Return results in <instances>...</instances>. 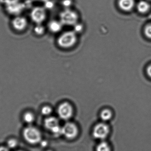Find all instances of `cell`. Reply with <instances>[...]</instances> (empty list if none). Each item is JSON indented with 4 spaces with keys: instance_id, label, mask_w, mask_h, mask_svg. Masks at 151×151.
<instances>
[{
    "instance_id": "obj_29",
    "label": "cell",
    "mask_w": 151,
    "mask_h": 151,
    "mask_svg": "<svg viewBox=\"0 0 151 151\" xmlns=\"http://www.w3.org/2000/svg\"></svg>"
},
{
    "instance_id": "obj_17",
    "label": "cell",
    "mask_w": 151,
    "mask_h": 151,
    "mask_svg": "<svg viewBox=\"0 0 151 151\" xmlns=\"http://www.w3.org/2000/svg\"><path fill=\"white\" fill-rule=\"evenodd\" d=\"M45 29L44 26L42 24H37L34 28V32L37 35H42L44 32Z\"/></svg>"
},
{
    "instance_id": "obj_18",
    "label": "cell",
    "mask_w": 151,
    "mask_h": 151,
    "mask_svg": "<svg viewBox=\"0 0 151 151\" xmlns=\"http://www.w3.org/2000/svg\"><path fill=\"white\" fill-rule=\"evenodd\" d=\"M52 112V109L50 106H46L41 109V113L45 116H49Z\"/></svg>"
},
{
    "instance_id": "obj_6",
    "label": "cell",
    "mask_w": 151,
    "mask_h": 151,
    "mask_svg": "<svg viewBox=\"0 0 151 151\" xmlns=\"http://www.w3.org/2000/svg\"><path fill=\"white\" fill-rule=\"evenodd\" d=\"M110 129L107 124L99 123L94 127L92 131V135L94 138L98 140H104L108 136Z\"/></svg>"
},
{
    "instance_id": "obj_14",
    "label": "cell",
    "mask_w": 151,
    "mask_h": 151,
    "mask_svg": "<svg viewBox=\"0 0 151 151\" xmlns=\"http://www.w3.org/2000/svg\"><path fill=\"white\" fill-rule=\"evenodd\" d=\"M112 112L108 109L103 110L100 113V118L104 121H108L112 117Z\"/></svg>"
},
{
    "instance_id": "obj_13",
    "label": "cell",
    "mask_w": 151,
    "mask_h": 151,
    "mask_svg": "<svg viewBox=\"0 0 151 151\" xmlns=\"http://www.w3.org/2000/svg\"><path fill=\"white\" fill-rule=\"evenodd\" d=\"M150 5L148 2L142 1L139 2L137 4V10L142 14L147 13L150 9Z\"/></svg>"
},
{
    "instance_id": "obj_5",
    "label": "cell",
    "mask_w": 151,
    "mask_h": 151,
    "mask_svg": "<svg viewBox=\"0 0 151 151\" xmlns=\"http://www.w3.org/2000/svg\"><path fill=\"white\" fill-rule=\"evenodd\" d=\"M30 17L33 22L42 24L47 18V12L45 8L40 6L34 7L31 11Z\"/></svg>"
},
{
    "instance_id": "obj_10",
    "label": "cell",
    "mask_w": 151,
    "mask_h": 151,
    "mask_svg": "<svg viewBox=\"0 0 151 151\" xmlns=\"http://www.w3.org/2000/svg\"><path fill=\"white\" fill-rule=\"evenodd\" d=\"M12 24L15 30L22 31L26 28L27 25V21L24 17L18 16L12 19Z\"/></svg>"
},
{
    "instance_id": "obj_7",
    "label": "cell",
    "mask_w": 151,
    "mask_h": 151,
    "mask_svg": "<svg viewBox=\"0 0 151 151\" xmlns=\"http://www.w3.org/2000/svg\"><path fill=\"white\" fill-rule=\"evenodd\" d=\"M57 111L58 116L61 119L64 120H68L73 115V107L68 102H64L59 105Z\"/></svg>"
},
{
    "instance_id": "obj_4",
    "label": "cell",
    "mask_w": 151,
    "mask_h": 151,
    "mask_svg": "<svg viewBox=\"0 0 151 151\" xmlns=\"http://www.w3.org/2000/svg\"><path fill=\"white\" fill-rule=\"evenodd\" d=\"M44 127L55 136L62 135V127L59 125L58 119L55 117H49L44 121Z\"/></svg>"
},
{
    "instance_id": "obj_8",
    "label": "cell",
    "mask_w": 151,
    "mask_h": 151,
    "mask_svg": "<svg viewBox=\"0 0 151 151\" xmlns=\"http://www.w3.org/2000/svg\"><path fill=\"white\" fill-rule=\"evenodd\" d=\"M78 134V128L72 122H67L62 127V135L67 139H73Z\"/></svg>"
},
{
    "instance_id": "obj_15",
    "label": "cell",
    "mask_w": 151,
    "mask_h": 151,
    "mask_svg": "<svg viewBox=\"0 0 151 151\" xmlns=\"http://www.w3.org/2000/svg\"><path fill=\"white\" fill-rule=\"evenodd\" d=\"M96 151H111V147L106 142H102L98 145Z\"/></svg>"
},
{
    "instance_id": "obj_1",
    "label": "cell",
    "mask_w": 151,
    "mask_h": 151,
    "mask_svg": "<svg viewBox=\"0 0 151 151\" xmlns=\"http://www.w3.org/2000/svg\"><path fill=\"white\" fill-rule=\"evenodd\" d=\"M77 39L76 34L74 31H68L65 32L59 36L58 40V44L62 48H70L75 45Z\"/></svg>"
},
{
    "instance_id": "obj_21",
    "label": "cell",
    "mask_w": 151,
    "mask_h": 151,
    "mask_svg": "<svg viewBox=\"0 0 151 151\" xmlns=\"http://www.w3.org/2000/svg\"><path fill=\"white\" fill-rule=\"evenodd\" d=\"M8 147L10 148H14L17 146V142L15 139H10L8 141L7 143Z\"/></svg>"
},
{
    "instance_id": "obj_25",
    "label": "cell",
    "mask_w": 151,
    "mask_h": 151,
    "mask_svg": "<svg viewBox=\"0 0 151 151\" xmlns=\"http://www.w3.org/2000/svg\"><path fill=\"white\" fill-rule=\"evenodd\" d=\"M0 151H9L8 149L5 147H0Z\"/></svg>"
},
{
    "instance_id": "obj_27",
    "label": "cell",
    "mask_w": 151,
    "mask_h": 151,
    "mask_svg": "<svg viewBox=\"0 0 151 151\" xmlns=\"http://www.w3.org/2000/svg\"><path fill=\"white\" fill-rule=\"evenodd\" d=\"M51 151L49 150V151Z\"/></svg>"
},
{
    "instance_id": "obj_23",
    "label": "cell",
    "mask_w": 151,
    "mask_h": 151,
    "mask_svg": "<svg viewBox=\"0 0 151 151\" xmlns=\"http://www.w3.org/2000/svg\"><path fill=\"white\" fill-rule=\"evenodd\" d=\"M146 72H147V75L151 78V64L149 65L147 67Z\"/></svg>"
},
{
    "instance_id": "obj_2",
    "label": "cell",
    "mask_w": 151,
    "mask_h": 151,
    "mask_svg": "<svg viewBox=\"0 0 151 151\" xmlns=\"http://www.w3.org/2000/svg\"><path fill=\"white\" fill-rule=\"evenodd\" d=\"M59 18L63 25L74 26L78 23L79 15L76 12L66 9L60 13Z\"/></svg>"
},
{
    "instance_id": "obj_16",
    "label": "cell",
    "mask_w": 151,
    "mask_h": 151,
    "mask_svg": "<svg viewBox=\"0 0 151 151\" xmlns=\"http://www.w3.org/2000/svg\"><path fill=\"white\" fill-rule=\"evenodd\" d=\"M35 117L33 114L31 112H27L24 115V119L26 122L31 124L34 121Z\"/></svg>"
},
{
    "instance_id": "obj_22",
    "label": "cell",
    "mask_w": 151,
    "mask_h": 151,
    "mask_svg": "<svg viewBox=\"0 0 151 151\" xmlns=\"http://www.w3.org/2000/svg\"><path fill=\"white\" fill-rule=\"evenodd\" d=\"M63 4L65 7H69L72 4V1L71 0H64Z\"/></svg>"
},
{
    "instance_id": "obj_20",
    "label": "cell",
    "mask_w": 151,
    "mask_h": 151,
    "mask_svg": "<svg viewBox=\"0 0 151 151\" xmlns=\"http://www.w3.org/2000/svg\"><path fill=\"white\" fill-rule=\"evenodd\" d=\"M74 27V29H73V31L76 34L79 33L81 32L83 30V26L81 24H78V23L77 24H76L73 26Z\"/></svg>"
},
{
    "instance_id": "obj_26",
    "label": "cell",
    "mask_w": 151,
    "mask_h": 151,
    "mask_svg": "<svg viewBox=\"0 0 151 151\" xmlns=\"http://www.w3.org/2000/svg\"><path fill=\"white\" fill-rule=\"evenodd\" d=\"M36 1H46V0H36Z\"/></svg>"
},
{
    "instance_id": "obj_11",
    "label": "cell",
    "mask_w": 151,
    "mask_h": 151,
    "mask_svg": "<svg viewBox=\"0 0 151 151\" xmlns=\"http://www.w3.org/2000/svg\"><path fill=\"white\" fill-rule=\"evenodd\" d=\"M134 0H119V8L122 11L129 12L133 9L135 6Z\"/></svg>"
},
{
    "instance_id": "obj_12",
    "label": "cell",
    "mask_w": 151,
    "mask_h": 151,
    "mask_svg": "<svg viewBox=\"0 0 151 151\" xmlns=\"http://www.w3.org/2000/svg\"><path fill=\"white\" fill-rule=\"evenodd\" d=\"M63 26V25L60 20H53L49 22L48 27L50 32L54 33H57L62 30Z\"/></svg>"
},
{
    "instance_id": "obj_3",
    "label": "cell",
    "mask_w": 151,
    "mask_h": 151,
    "mask_svg": "<svg viewBox=\"0 0 151 151\" xmlns=\"http://www.w3.org/2000/svg\"><path fill=\"white\" fill-rule=\"evenodd\" d=\"M23 135L26 141L31 144H36L41 141L40 132L34 127H28L24 129Z\"/></svg>"
},
{
    "instance_id": "obj_24",
    "label": "cell",
    "mask_w": 151,
    "mask_h": 151,
    "mask_svg": "<svg viewBox=\"0 0 151 151\" xmlns=\"http://www.w3.org/2000/svg\"><path fill=\"white\" fill-rule=\"evenodd\" d=\"M41 145L42 147H45L47 146V142L46 141H42L40 142Z\"/></svg>"
},
{
    "instance_id": "obj_28",
    "label": "cell",
    "mask_w": 151,
    "mask_h": 151,
    "mask_svg": "<svg viewBox=\"0 0 151 151\" xmlns=\"http://www.w3.org/2000/svg\"></svg>"
},
{
    "instance_id": "obj_9",
    "label": "cell",
    "mask_w": 151,
    "mask_h": 151,
    "mask_svg": "<svg viewBox=\"0 0 151 151\" xmlns=\"http://www.w3.org/2000/svg\"><path fill=\"white\" fill-rule=\"evenodd\" d=\"M8 12L12 14H18L23 10V4L18 0H9L7 2Z\"/></svg>"
},
{
    "instance_id": "obj_19",
    "label": "cell",
    "mask_w": 151,
    "mask_h": 151,
    "mask_svg": "<svg viewBox=\"0 0 151 151\" xmlns=\"http://www.w3.org/2000/svg\"><path fill=\"white\" fill-rule=\"evenodd\" d=\"M144 34L147 38L151 39V24L147 25L145 27Z\"/></svg>"
}]
</instances>
